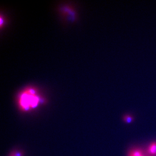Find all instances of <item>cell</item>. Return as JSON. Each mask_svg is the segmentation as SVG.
Instances as JSON below:
<instances>
[{
    "label": "cell",
    "mask_w": 156,
    "mask_h": 156,
    "mask_svg": "<svg viewBox=\"0 0 156 156\" xmlns=\"http://www.w3.org/2000/svg\"><path fill=\"white\" fill-rule=\"evenodd\" d=\"M123 120L126 123L130 124L133 122L134 117L129 115H126L124 116Z\"/></svg>",
    "instance_id": "cell-4"
},
{
    "label": "cell",
    "mask_w": 156,
    "mask_h": 156,
    "mask_svg": "<svg viewBox=\"0 0 156 156\" xmlns=\"http://www.w3.org/2000/svg\"><path fill=\"white\" fill-rule=\"evenodd\" d=\"M148 154L150 155H156V142H153L150 144L148 149Z\"/></svg>",
    "instance_id": "cell-3"
},
{
    "label": "cell",
    "mask_w": 156,
    "mask_h": 156,
    "mask_svg": "<svg viewBox=\"0 0 156 156\" xmlns=\"http://www.w3.org/2000/svg\"><path fill=\"white\" fill-rule=\"evenodd\" d=\"M128 156H150L144 154L143 151L141 149H133L129 153Z\"/></svg>",
    "instance_id": "cell-2"
},
{
    "label": "cell",
    "mask_w": 156,
    "mask_h": 156,
    "mask_svg": "<svg viewBox=\"0 0 156 156\" xmlns=\"http://www.w3.org/2000/svg\"><path fill=\"white\" fill-rule=\"evenodd\" d=\"M10 156H21V155H20V153H18V152H15L11 154Z\"/></svg>",
    "instance_id": "cell-5"
},
{
    "label": "cell",
    "mask_w": 156,
    "mask_h": 156,
    "mask_svg": "<svg viewBox=\"0 0 156 156\" xmlns=\"http://www.w3.org/2000/svg\"><path fill=\"white\" fill-rule=\"evenodd\" d=\"M40 99L34 90L29 89L25 91L20 96L19 104L22 110L28 111L34 109L38 106Z\"/></svg>",
    "instance_id": "cell-1"
}]
</instances>
